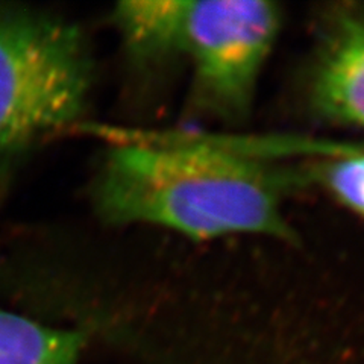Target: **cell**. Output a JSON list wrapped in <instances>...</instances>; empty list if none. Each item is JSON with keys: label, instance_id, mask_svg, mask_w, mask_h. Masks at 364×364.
<instances>
[{"label": "cell", "instance_id": "obj_1", "mask_svg": "<svg viewBox=\"0 0 364 364\" xmlns=\"http://www.w3.org/2000/svg\"><path fill=\"white\" fill-rule=\"evenodd\" d=\"M301 168L219 141L149 140L112 146L95 182L109 225H151L191 240L263 235L291 242L286 214Z\"/></svg>", "mask_w": 364, "mask_h": 364}, {"label": "cell", "instance_id": "obj_2", "mask_svg": "<svg viewBox=\"0 0 364 364\" xmlns=\"http://www.w3.org/2000/svg\"><path fill=\"white\" fill-rule=\"evenodd\" d=\"M111 20L135 61H186L190 109L225 123L250 116L282 28L279 6L261 0L122 2Z\"/></svg>", "mask_w": 364, "mask_h": 364}, {"label": "cell", "instance_id": "obj_3", "mask_svg": "<svg viewBox=\"0 0 364 364\" xmlns=\"http://www.w3.org/2000/svg\"><path fill=\"white\" fill-rule=\"evenodd\" d=\"M91 82L81 29L46 13L0 8V155L81 119Z\"/></svg>", "mask_w": 364, "mask_h": 364}, {"label": "cell", "instance_id": "obj_4", "mask_svg": "<svg viewBox=\"0 0 364 364\" xmlns=\"http://www.w3.org/2000/svg\"><path fill=\"white\" fill-rule=\"evenodd\" d=\"M306 85L318 116L364 131V8L345 4L325 14Z\"/></svg>", "mask_w": 364, "mask_h": 364}, {"label": "cell", "instance_id": "obj_5", "mask_svg": "<svg viewBox=\"0 0 364 364\" xmlns=\"http://www.w3.org/2000/svg\"><path fill=\"white\" fill-rule=\"evenodd\" d=\"M87 334L0 309V364H76Z\"/></svg>", "mask_w": 364, "mask_h": 364}, {"label": "cell", "instance_id": "obj_6", "mask_svg": "<svg viewBox=\"0 0 364 364\" xmlns=\"http://www.w3.org/2000/svg\"><path fill=\"white\" fill-rule=\"evenodd\" d=\"M304 186L317 187L364 219V147L322 155L301 167Z\"/></svg>", "mask_w": 364, "mask_h": 364}]
</instances>
